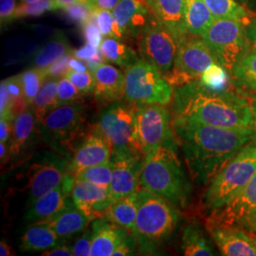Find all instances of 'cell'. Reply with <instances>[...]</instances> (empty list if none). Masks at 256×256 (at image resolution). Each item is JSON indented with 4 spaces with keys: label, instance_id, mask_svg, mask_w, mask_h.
Segmentation results:
<instances>
[{
    "label": "cell",
    "instance_id": "cell-1",
    "mask_svg": "<svg viewBox=\"0 0 256 256\" xmlns=\"http://www.w3.org/2000/svg\"><path fill=\"white\" fill-rule=\"evenodd\" d=\"M173 128L192 180L202 185L212 182L243 147L256 138L254 130L218 128L182 117L174 116Z\"/></svg>",
    "mask_w": 256,
    "mask_h": 256
},
{
    "label": "cell",
    "instance_id": "cell-2",
    "mask_svg": "<svg viewBox=\"0 0 256 256\" xmlns=\"http://www.w3.org/2000/svg\"><path fill=\"white\" fill-rule=\"evenodd\" d=\"M174 117H182L218 128L254 130L252 102L229 90L210 92L198 81L176 88L173 99Z\"/></svg>",
    "mask_w": 256,
    "mask_h": 256
},
{
    "label": "cell",
    "instance_id": "cell-3",
    "mask_svg": "<svg viewBox=\"0 0 256 256\" xmlns=\"http://www.w3.org/2000/svg\"><path fill=\"white\" fill-rule=\"evenodd\" d=\"M178 146H162L147 153L140 186L184 209L190 200L192 187L180 162Z\"/></svg>",
    "mask_w": 256,
    "mask_h": 256
},
{
    "label": "cell",
    "instance_id": "cell-4",
    "mask_svg": "<svg viewBox=\"0 0 256 256\" xmlns=\"http://www.w3.org/2000/svg\"><path fill=\"white\" fill-rule=\"evenodd\" d=\"M138 192V209L132 234L140 254L154 256L174 234L180 210L172 202L146 189Z\"/></svg>",
    "mask_w": 256,
    "mask_h": 256
},
{
    "label": "cell",
    "instance_id": "cell-5",
    "mask_svg": "<svg viewBox=\"0 0 256 256\" xmlns=\"http://www.w3.org/2000/svg\"><path fill=\"white\" fill-rule=\"evenodd\" d=\"M84 106L82 101L57 106L38 122V134L54 152L70 158L84 138Z\"/></svg>",
    "mask_w": 256,
    "mask_h": 256
},
{
    "label": "cell",
    "instance_id": "cell-6",
    "mask_svg": "<svg viewBox=\"0 0 256 256\" xmlns=\"http://www.w3.org/2000/svg\"><path fill=\"white\" fill-rule=\"evenodd\" d=\"M256 174V138L243 147L210 183L204 206L218 210L236 196Z\"/></svg>",
    "mask_w": 256,
    "mask_h": 256
},
{
    "label": "cell",
    "instance_id": "cell-7",
    "mask_svg": "<svg viewBox=\"0 0 256 256\" xmlns=\"http://www.w3.org/2000/svg\"><path fill=\"white\" fill-rule=\"evenodd\" d=\"M136 110V104L120 100L102 112L94 129L108 142L112 153L126 152L146 156L138 137Z\"/></svg>",
    "mask_w": 256,
    "mask_h": 256
},
{
    "label": "cell",
    "instance_id": "cell-8",
    "mask_svg": "<svg viewBox=\"0 0 256 256\" xmlns=\"http://www.w3.org/2000/svg\"><path fill=\"white\" fill-rule=\"evenodd\" d=\"M124 70L126 101L136 106L148 104L166 106L172 101L173 86L154 66L140 58Z\"/></svg>",
    "mask_w": 256,
    "mask_h": 256
},
{
    "label": "cell",
    "instance_id": "cell-9",
    "mask_svg": "<svg viewBox=\"0 0 256 256\" xmlns=\"http://www.w3.org/2000/svg\"><path fill=\"white\" fill-rule=\"evenodd\" d=\"M216 63H218V59L202 37L187 34L180 39L173 68L164 78L173 88H180L200 80L202 74Z\"/></svg>",
    "mask_w": 256,
    "mask_h": 256
},
{
    "label": "cell",
    "instance_id": "cell-10",
    "mask_svg": "<svg viewBox=\"0 0 256 256\" xmlns=\"http://www.w3.org/2000/svg\"><path fill=\"white\" fill-rule=\"evenodd\" d=\"M247 25L243 21L216 18L202 39L230 74L238 60L250 50Z\"/></svg>",
    "mask_w": 256,
    "mask_h": 256
},
{
    "label": "cell",
    "instance_id": "cell-11",
    "mask_svg": "<svg viewBox=\"0 0 256 256\" xmlns=\"http://www.w3.org/2000/svg\"><path fill=\"white\" fill-rule=\"evenodd\" d=\"M138 46L140 57L164 76L173 68L178 39L155 18L138 36Z\"/></svg>",
    "mask_w": 256,
    "mask_h": 256
},
{
    "label": "cell",
    "instance_id": "cell-12",
    "mask_svg": "<svg viewBox=\"0 0 256 256\" xmlns=\"http://www.w3.org/2000/svg\"><path fill=\"white\" fill-rule=\"evenodd\" d=\"M136 106L138 137L144 155L158 147L178 144L173 120L164 106L148 104Z\"/></svg>",
    "mask_w": 256,
    "mask_h": 256
},
{
    "label": "cell",
    "instance_id": "cell-13",
    "mask_svg": "<svg viewBox=\"0 0 256 256\" xmlns=\"http://www.w3.org/2000/svg\"><path fill=\"white\" fill-rule=\"evenodd\" d=\"M68 158L55 152L40 153L28 171V205L60 185L68 174Z\"/></svg>",
    "mask_w": 256,
    "mask_h": 256
},
{
    "label": "cell",
    "instance_id": "cell-14",
    "mask_svg": "<svg viewBox=\"0 0 256 256\" xmlns=\"http://www.w3.org/2000/svg\"><path fill=\"white\" fill-rule=\"evenodd\" d=\"M210 214L208 220L256 234V174L226 205Z\"/></svg>",
    "mask_w": 256,
    "mask_h": 256
},
{
    "label": "cell",
    "instance_id": "cell-15",
    "mask_svg": "<svg viewBox=\"0 0 256 256\" xmlns=\"http://www.w3.org/2000/svg\"><path fill=\"white\" fill-rule=\"evenodd\" d=\"M144 158V156L126 152L112 153L110 189L115 202L137 191Z\"/></svg>",
    "mask_w": 256,
    "mask_h": 256
},
{
    "label": "cell",
    "instance_id": "cell-16",
    "mask_svg": "<svg viewBox=\"0 0 256 256\" xmlns=\"http://www.w3.org/2000/svg\"><path fill=\"white\" fill-rule=\"evenodd\" d=\"M206 229L221 256H256V238L254 234L208 220Z\"/></svg>",
    "mask_w": 256,
    "mask_h": 256
},
{
    "label": "cell",
    "instance_id": "cell-17",
    "mask_svg": "<svg viewBox=\"0 0 256 256\" xmlns=\"http://www.w3.org/2000/svg\"><path fill=\"white\" fill-rule=\"evenodd\" d=\"M74 182V174L68 173L60 185L30 205L25 216L26 220L32 223L45 221L72 206L74 203L72 200V192Z\"/></svg>",
    "mask_w": 256,
    "mask_h": 256
},
{
    "label": "cell",
    "instance_id": "cell-18",
    "mask_svg": "<svg viewBox=\"0 0 256 256\" xmlns=\"http://www.w3.org/2000/svg\"><path fill=\"white\" fill-rule=\"evenodd\" d=\"M112 156V148L108 142L95 129L82 140L68 160V173L74 174L84 168L108 164Z\"/></svg>",
    "mask_w": 256,
    "mask_h": 256
},
{
    "label": "cell",
    "instance_id": "cell-19",
    "mask_svg": "<svg viewBox=\"0 0 256 256\" xmlns=\"http://www.w3.org/2000/svg\"><path fill=\"white\" fill-rule=\"evenodd\" d=\"M72 196L74 205L92 221L104 216V210L115 202L110 187L84 180H75Z\"/></svg>",
    "mask_w": 256,
    "mask_h": 256
},
{
    "label": "cell",
    "instance_id": "cell-20",
    "mask_svg": "<svg viewBox=\"0 0 256 256\" xmlns=\"http://www.w3.org/2000/svg\"><path fill=\"white\" fill-rule=\"evenodd\" d=\"M122 37H138L156 16L146 0H120L111 10Z\"/></svg>",
    "mask_w": 256,
    "mask_h": 256
},
{
    "label": "cell",
    "instance_id": "cell-21",
    "mask_svg": "<svg viewBox=\"0 0 256 256\" xmlns=\"http://www.w3.org/2000/svg\"><path fill=\"white\" fill-rule=\"evenodd\" d=\"M92 72L95 82L93 95L102 106H110L124 98L126 76L120 70L102 63Z\"/></svg>",
    "mask_w": 256,
    "mask_h": 256
},
{
    "label": "cell",
    "instance_id": "cell-22",
    "mask_svg": "<svg viewBox=\"0 0 256 256\" xmlns=\"http://www.w3.org/2000/svg\"><path fill=\"white\" fill-rule=\"evenodd\" d=\"M92 256H112L114 250L129 236V230L104 216L92 222Z\"/></svg>",
    "mask_w": 256,
    "mask_h": 256
},
{
    "label": "cell",
    "instance_id": "cell-23",
    "mask_svg": "<svg viewBox=\"0 0 256 256\" xmlns=\"http://www.w3.org/2000/svg\"><path fill=\"white\" fill-rule=\"evenodd\" d=\"M38 132V122L30 108L23 111L14 120L12 136L10 138L9 152L10 158L18 160L34 142Z\"/></svg>",
    "mask_w": 256,
    "mask_h": 256
},
{
    "label": "cell",
    "instance_id": "cell-24",
    "mask_svg": "<svg viewBox=\"0 0 256 256\" xmlns=\"http://www.w3.org/2000/svg\"><path fill=\"white\" fill-rule=\"evenodd\" d=\"M158 20L180 41L187 34L184 24V0H146Z\"/></svg>",
    "mask_w": 256,
    "mask_h": 256
},
{
    "label": "cell",
    "instance_id": "cell-25",
    "mask_svg": "<svg viewBox=\"0 0 256 256\" xmlns=\"http://www.w3.org/2000/svg\"><path fill=\"white\" fill-rule=\"evenodd\" d=\"M90 221L92 220L74 204L52 218L36 223H45L60 238L66 239L82 232Z\"/></svg>",
    "mask_w": 256,
    "mask_h": 256
},
{
    "label": "cell",
    "instance_id": "cell-26",
    "mask_svg": "<svg viewBox=\"0 0 256 256\" xmlns=\"http://www.w3.org/2000/svg\"><path fill=\"white\" fill-rule=\"evenodd\" d=\"M214 19L203 0H184V24L187 34L203 36Z\"/></svg>",
    "mask_w": 256,
    "mask_h": 256
},
{
    "label": "cell",
    "instance_id": "cell-27",
    "mask_svg": "<svg viewBox=\"0 0 256 256\" xmlns=\"http://www.w3.org/2000/svg\"><path fill=\"white\" fill-rule=\"evenodd\" d=\"M61 239L45 223H32L21 238V250L24 252H45L59 246Z\"/></svg>",
    "mask_w": 256,
    "mask_h": 256
},
{
    "label": "cell",
    "instance_id": "cell-28",
    "mask_svg": "<svg viewBox=\"0 0 256 256\" xmlns=\"http://www.w3.org/2000/svg\"><path fill=\"white\" fill-rule=\"evenodd\" d=\"M138 209V191L113 202L104 212L106 218L131 232L134 229Z\"/></svg>",
    "mask_w": 256,
    "mask_h": 256
},
{
    "label": "cell",
    "instance_id": "cell-29",
    "mask_svg": "<svg viewBox=\"0 0 256 256\" xmlns=\"http://www.w3.org/2000/svg\"><path fill=\"white\" fill-rule=\"evenodd\" d=\"M74 50L64 34L58 32L34 54L32 62V66L46 70Z\"/></svg>",
    "mask_w": 256,
    "mask_h": 256
},
{
    "label": "cell",
    "instance_id": "cell-30",
    "mask_svg": "<svg viewBox=\"0 0 256 256\" xmlns=\"http://www.w3.org/2000/svg\"><path fill=\"white\" fill-rule=\"evenodd\" d=\"M182 250L186 256H216L209 238L196 221L187 225L183 230Z\"/></svg>",
    "mask_w": 256,
    "mask_h": 256
},
{
    "label": "cell",
    "instance_id": "cell-31",
    "mask_svg": "<svg viewBox=\"0 0 256 256\" xmlns=\"http://www.w3.org/2000/svg\"><path fill=\"white\" fill-rule=\"evenodd\" d=\"M100 50L106 58V61L124 68L135 64L138 60L140 59L131 46L126 45L122 39L115 37H104L102 41Z\"/></svg>",
    "mask_w": 256,
    "mask_h": 256
},
{
    "label": "cell",
    "instance_id": "cell-32",
    "mask_svg": "<svg viewBox=\"0 0 256 256\" xmlns=\"http://www.w3.org/2000/svg\"><path fill=\"white\" fill-rule=\"evenodd\" d=\"M230 75L232 81L240 90L256 93V50H248L238 60Z\"/></svg>",
    "mask_w": 256,
    "mask_h": 256
},
{
    "label": "cell",
    "instance_id": "cell-33",
    "mask_svg": "<svg viewBox=\"0 0 256 256\" xmlns=\"http://www.w3.org/2000/svg\"><path fill=\"white\" fill-rule=\"evenodd\" d=\"M60 78L46 77L40 90L30 108L32 110L37 122H40L48 113L58 106L57 86Z\"/></svg>",
    "mask_w": 256,
    "mask_h": 256
},
{
    "label": "cell",
    "instance_id": "cell-34",
    "mask_svg": "<svg viewBox=\"0 0 256 256\" xmlns=\"http://www.w3.org/2000/svg\"><path fill=\"white\" fill-rule=\"evenodd\" d=\"M214 18L232 19L248 24L252 14L238 3L236 0H203Z\"/></svg>",
    "mask_w": 256,
    "mask_h": 256
},
{
    "label": "cell",
    "instance_id": "cell-35",
    "mask_svg": "<svg viewBox=\"0 0 256 256\" xmlns=\"http://www.w3.org/2000/svg\"><path fill=\"white\" fill-rule=\"evenodd\" d=\"M198 81L205 90L216 93L230 90V82H232L229 72L220 63L210 66Z\"/></svg>",
    "mask_w": 256,
    "mask_h": 256
},
{
    "label": "cell",
    "instance_id": "cell-36",
    "mask_svg": "<svg viewBox=\"0 0 256 256\" xmlns=\"http://www.w3.org/2000/svg\"><path fill=\"white\" fill-rule=\"evenodd\" d=\"M19 77L22 84L25 101L27 102L28 106L30 108L43 82H45L48 77L46 70L34 66L19 74Z\"/></svg>",
    "mask_w": 256,
    "mask_h": 256
},
{
    "label": "cell",
    "instance_id": "cell-37",
    "mask_svg": "<svg viewBox=\"0 0 256 256\" xmlns=\"http://www.w3.org/2000/svg\"><path fill=\"white\" fill-rule=\"evenodd\" d=\"M64 4L57 0H37L34 2H21L16 10V19L26 16H38L46 12L64 10Z\"/></svg>",
    "mask_w": 256,
    "mask_h": 256
},
{
    "label": "cell",
    "instance_id": "cell-38",
    "mask_svg": "<svg viewBox=\"0 0 256 256\" xmlns=\"http://www.w3.org/2000/svg\"><path fill=\"white\" fill-rule=\"evenodd\" d=\"M75 180H84L110 187L112 178V164L96 165L84 168L74 174Z\"/></svg>",
    "mask_w": 256,
    "mask_h": 256
},
{
    "label": "cell",
    "instance_id": "cell-39",
    "mask_svg": "<svg viewBox=\"0 0 256 256\" xmlns=\"http://www.w3.org/2000/svg\"><path fill=\"white\" fill-rule=\"evenodd\" d=\"M95 22L100 28L102 34L104 36L115 37L119 39H124L117 26L115 19L113 18L112 12L108 10L97 9L94 12Z\"/></svg>",
    "mask_w": 256,
    "mask_h": 256
},
{
    "label": "cell",
    "instance_id": "cell-40",
    "mask_svg": "<svg viewBox=\"0 0 256 256\" xmlns=\"http://www.w3.org/2000/svg\"><path fill=\"white\" fill-rule=\"evenodd\" d=\"M82 94L66 76L59 79L57 86L58 106L82 100Z\"/></svg>",
    "mask_w": 256,
    "mask_h": 256
},
{
    "label": "cell",
    "instance_id": "cell-41",
    "mask_svg": "<svg viewBox=\"0 0 256 256\" xmlns=\"http://www.w3.org/2000/svg\"><path fill=\"white\" fill-rule=\"evenodd\" d=\"M64 76L74 84L82 95H90L94 92L95 82L92 70L79 72L68 68Z\"/></svg>",
    "mask_w": 256,
    "mask_h": 256
},
{
    "label": "cell",
    "instance_id": "cell-42",
    "mask_svg": "<svg viewBox=\"0 0 256 256\" xmlns=\"http://www.w3.org/2000/svg\"><path fill=\"white\" fill-rule=\"evenodd\" d=\"M64 10L74 21L80 22L82 24L90 20L92 16H94V12H96V10L93 9L92 6L84 3H74L66 5Z\"/></svg>",
    "mask_w": 256,
    "mask_h": 256
},
{
    "label": "cell",
    "instance_id": "cell-43",
    "mask_svg": "<svg viewBox=\"0 0 256 256\" xmlns=\"http://www.w3.org/2000/svg\"><path fill=\"white\" fill-rule=\"evenodd\" d=\"M92 230L84 232L81 238L74 243L72 252L74 256H88L92 254Z\"/></svg>",
    "mask_w": 256,
    "mask_h": 256
},
{
    "label": "cell",
    "instance_id": "cell-44",
    "mask_svg": "<svg viewBox=\"0 0 256 256\" xmlns=\"http://www.w3.org/2000/svg\"><path fill=\"white\" fill-rule=\"evenodd\" d=\"M18 6V0H0V21L2 26L16 19Z\"/></svg>",
    "mask_w": 256,
    "mask_h": 256
},
{
    "label": "cell",
    "instance_id": "cell-45",
    "mask_svg": "<svg viewBox=\"0 0 256 256\" xmlns=\"http://www.w3.org/2000/svg\"><path fill=\"white\" fill-rule=\"evenodd\" d=\"M84 34L86 40L88 44L96 48L101 46L102 41L101 30L97 26V24L93 22L92 19L84 24Z\"/></svg>",
    "mask_w": 256,
    "mask_h": 256
},
{
    "label": "cell",
    "instance_id": "cell-46",
    "mask_svg": "<svg viewBox=\"0 0 256 256\" xmlns=\"http://www.w3.org/2000/svg\"><path fill=\"white\" fill-rule=\"evenodd\" d=\"M138 252L137 241L133 234H129L120 242L112 254L114 256H136Z\"/></svg>",
    "mask_w": 256,
    "mask_h": 256
},
{
    "label": "cell",
    "instance_id": "cell-47",
    "mask_svg": "<svg viewBox=\"0 0 256 256\" xmlns=\"http://www.w3.org/2000/svg\"><path fill=\"white\" fill-rule=\"evenodd\" d=\"M74 55V52L64 55L63 58H61L59 61L52 64L50 68H46L48 77H55V78H61L64 76L66 72L68 70V62Z\"/></svg>",
    "mask_w": 256,
    "mask_h": 256
},
{
    "label": "cell",
    "instance_id": "cell-48",
    "mask_svg": "<svg viewBox=\"0 0 256 256\" xmlns=\"http://www.w3.org/2000/svg\"><path fill=\"white\" fill-rule=\"evenodd\" d=\"M100 50H99V48L92 46L88 43L86 45L82 46L81 48L74 50V55L76 58L86 62V61H88V60H92L93 58H95L100 52Z\"/></svg>",
    "mask_w": 256,
    "mask_h": 256
},
{
    "label": "cell",
    "instance_id": "cell-49",
    "mask_svg": "<svg viewBox=\"0 0 256 256\" xmlns=\"http://www.w3.org/2000/svg\"><path fill=\"white\" fill-rule=\"evenodd\" d=\"M14 120L8 119L0 120V142L9 144L10 138L12 136Z\"/></svg>",
    "mask_w": 256,
    "mask_h": 256
},
{
    "label": "cell",
    "instance_id": "cell-50",
    "mask_svg": "<svg viewBox=\"0 0 256 256\" xmlns=\"http://www.w3.org/2000/svg\"><path fill=\"white\" fill-rule=\"evenodd\" d=\"M43 256H74L72 248L68 245H59L57 247L43 252Z\"/></svg>",
    "mask_w": 256,
    "mask_h": 256
},
{
    "label": "cell",
    "instance_id": "cell-51",
    "mask_svg": "<svg viewBox=\"0 0 256 256\" xmlns=\"http://www.w3.org/2000/svg\"><path fill=\"white\" fill-rule=\"evenodd\" d=\"M247 37L252 50H256V19H252L247 25Z\"/></svg>",
    "mask_w": 256,
    "mask_h": 256
},
{
    "label": "cell",
    "instance_id": "cell-52",
    "mask_svg": "<svg viewBox=\"0 0 256 256\" xmlns=\"http://www.w3.org/2000/svg\"><path fill=\"white\" fill-rule=\"evenodd\" d=\"M68 68L75 70V72H84L90 70V68H88L86 64L82 60L76 58L74 55L72 56V58L68 62Z\"/></svg>",
    "mask_w": 256,
    "mask_h": 256
},
{
    "label": "cell",
    "instance_id": "cell-53",
    "mask_svg": "<svg viewBox=\"0 0 256 256\" xmlns=\"http://www.w3.org/2000/svg\"><path fill=\"white\" fill-rule=\"evenodd\" d=\"M120 0H95V5L97 9L108 10L114 9Z\"/></svg>",
    "mask_w": 256,
    "mask_h": 256
},
{
    "label": "cell",
    "instance_id": "cell-54",
    "mask_svg": "<svg viewBox=\"0 0 256 256\" xmlns=\"http://www.w3.org/2000/svg\"><path fill=\"white\" fill-rule=\"evenodd\" d=\"M0 158H1V164H6L10 158V156L9 146L7 144L0 142Z\"/></svg>",
    "mask_w": 256,
    "mask_h": 256
},
{
    "label": "cell",
    "instance_id": "cell-55",
    "mask_svg": "<svg viewBox=\"0 0 256 256\" xmlns=\"http://www.w3.org/2000/svg\"><path fill=\"white\" fill-rule=\"evenodd\" d=\"M0 256H14L12 252V248L3 241L0 243Z\"/></svg>",
    "mask_w": 256,
    "mask_h": 256
},
{
    "label": "cell",
    "instance_id": "cell-56",
    "mask_svg": "<svg viewBox=\"0 0 256 256\" xmlns=\"http://www.w3.org/2000/svg\"><path fill=\"white\" fill-rule=\"evenodd\" d=\"M250 102H252V112L254 124V131L256 133V100L250 99Z\"/></svg>",
    "mask_w": 256,
    "mask_h": 256
},
{
    "label": "cell",
    "instance_id": "cell-57",
    "mask_svg": "<svg viewBox=\"0 0 256 256\" xmlns=\"http://www.w3.org/2000/svg\"><path fill=\"white\" fill-rule=\"evenodd\" d=\"M57 1L64 4V6L70 5V4H74V3H82L80 0H57Z\"/></svg>",
    "mask_w": 256,
    "mask_h": 256
},
{
    "label": "cell",
    "instance_id": "cell-58",
    "mask_svg": "<svg viewBox=\"0 0 256 256\" xmlns=\"http://www.w3.org/2000/svg\"><path fill=\"white\" fill-rule=\"evenodd\" d=\"M82 3L84 4H88L90 6H92V8L94 10H97L96 8V5H95V0H80Z\"/></svg>",
    "mask_w": 256,
    "mask_h": 256
},
{
    "label": "cell",
    "instance_id": "cell-59",
    "mask_svg": "<svg viewBox=\"0 0 256 256\" xmlns=\"http://www.w3.org/2000/svg\"><path fill=\"white\" fill-rule=\"evenodd\" d=\"M250 99H252V100H256V93H252V94H250Z\"/></svg>",
    "mask_w": 256,
    "mask_h": 256
},
{
    "label": "cell",
    "instance_id": "cell-60",
    "mask_svg": "<svg viewBox=\"0 0 256 256\" xmlns=\"http://www.w3.org/2000/svg\"><path fill=\"white\" fill-rule=\"evenodd\" d=\"M37 0H21V2H34Z\"/></svg>",
    "mask_w": 256,
    "mask_h": 256
},
{
    "label": "cell",
    "instance_id": "cell-61",
    "mask_svg": "<svg viewBox=\"0 0 256 256\" xmlns=\"http://www.w3.org/2000/svg\"><path fill=\"white\" fill-rule=\"evenodd\" d=\"M241 1H242V0H241Z\"/></svg>",
    "mask_w": 256,
    "mask_h": 256
}]
</instances>
